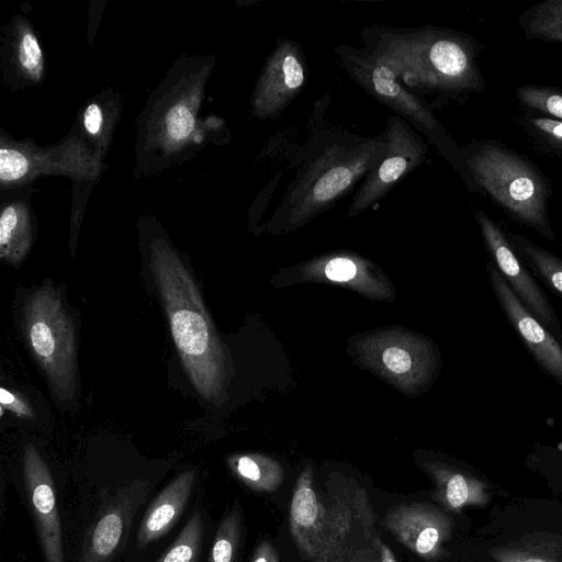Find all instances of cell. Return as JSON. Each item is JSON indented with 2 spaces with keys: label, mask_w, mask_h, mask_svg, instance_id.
Segmentation results:
<instances>
[{
  "label": "cell",
  "mask_w": 562,
  "mask_h": 562,
  "mask_svg": "<svg viewBox=\"0 0 562 562\" xmlns=\"http://www.w3.org/2000/svg\"><path fill=\"white\" fill-rule=\"evenodd\" d=\"M361 38L363 49L423 100L426 94L450 97L484 87L473 42L462 34L438 26L374 25L366 27Z\"/></svg>",
  "instance_id": "cell-1"
},
{
  "label": "cell",
  "mask_w": 562,
  "mask_h": 562,
  "mask_svg": "<svg viewBox=\"0 0 562 562\" xmlns=\"http://www.w3.org/2000/svg\"><path fill=\"white\" fill-rule=\"evenodd\" d=\"M150 269L186 372L201 397L216 402L224 383L222 346L200 290L162 240L151 244Z\"/></svg>",
  "instance_id": "cell-2"
},
{
  "label": "cell",
  "mask_w": 562,
  "mask_h": 562,
  "mask_svg": "<svg viewBox=\"0 0 562 562\" xmlns=\"http://www.w3.org/2000/svg\"><path fill=\"white\" fill-rule=\"evenodd\" d=\"M387 146L384 134L367 138H327L297 171L278 211L302 223L333 206L375 167Z\"/></svg>",
  "instance_id": "cell-3"
},
{
  "label": "cell",
  "mask_w": 562,
  "mask_h": 562,
  "mask_svg": "<svg viewBox=\"0 0 562 562\" xmlns=\"http://www.w3.org/2000/svg\"><path fill=\"white\" fill-rule=\"evenodd\" d=\"M22 326L55 396L61 402L72 400L77 382L75 325L52 283L45 282L27 295Z\"/></svg>",
  "instance_id": "cell-4"
},
{
  "label": "cell",
  "mask_w": 562,
  "mask_h": 562,
  "mask_svg": "<svg viewBox=\"0 0 562 562\" xmlns=\"http://www.w3.org/2000/svg\"><path fill=\"white\" fill-rule=\"evenodd\" d=\"M464 161L475 183L495 202L552 238L547 188L532 166L510 150L487 143L469 150Z\"/></svg>",
  "instance_id": "cell-5"
},
{
  "label": "cell",
  "mask_w": 562,
  "mask_h": 562,
  "mask_svg": "<svg viewBox=\"0 0 562 562\" xmlns=\"http://www.w3.org/2000/svg\"><path fill=\"white\" fill-rule=\"evenodd\" d=\"M335 53L341 68L359 87L406 121L416 132L423 133L460 171L461 156L425 100L404 87L387 66L366 49L340 44L335 47Z\"/></svg>",
  "instance_id": "cell-6"
},
{
  "label": "cell",
  "mask_w": 562,
  "mask_h": 562,
  "mask_svg": "<svg viewBox=\"0 0 562 562\" xmlns=\"http://www.w3.org/2000/svg\"><path fill=\"white\" fill-rule=\"evenodd\" d=\"M383 134L387 146L379 164L363 178L351 199L348 215H357L382 200L405 176L426 159L428 145L403 119L393 115Z\"/></svg>",
  "instance_id": "cell-7"
},
{
  "label": "cell",
  "mask_w": 562,
  "mask_h": 562,
  "mask_svg": "<svg viewBox=\"0 0 562 562\" xmlns=\"http://www.w3.org/2000/svg\"><path fill=\"white\" fill-rule=\"evenodd\" d=\"M149 483L136 480L116 488L87 528L77 562H112L126 543L133 519L145 502Z\"/></svg>",
  "instance_id": "cell-8"
},
{
  "label": "cell",
  "mask_w": 562,
  "mask_h": 562,
  "mask_svg": "<svg viewBox=\"0 0 562 562\" xmlns=\"http://www.w3.org/2000/svg\"><path fill=\"white\" fill-rule=\"evenodd\" d=\"M307 65L301 46L280 38L258 77L250 102L251 114L260 120L279 117L304 89Z\"/></svg>",
  "instance_id": "cell-9"
},
{
  "label": "cell",
  "mask_w": 562,
  "mask_h": 562,
  "mask_svg": "<svg viewBox=\"0 0 562 562\" xmlns=\"http://www.w3.org/2000/svg\"><path fill=\"white\" fill-rule=\"evenodd\" d=\"M23 477L45 562H64L54 480L46 461L31 443L23 449Z\"/></svg>",
  "instance_id": "cell-10"
},
{
  "label": "cell",
  "mask_w": 562,
  "mask_h": 562,
  "mask_svg": "<svg viewBox=\"0 0 562 562\" xmlns=\"http://www.w3.org/2000/svg\"><path fill=\"white\" fill-rule=\"evenodd\" d=\"M384 526L415 554L435 560L451 537L453 521L445 510L430 504L406 503L389 509Z\"/></svg>",
  "instance_id": "cell-11"
},
{
  "label": "cell",
  "mask_w": 562,
  "mask_h": 562,
  "mask_svg": "<svg viewBox=\"0 0 562 562\" xmlns=\"http://www.w3.org/2000/svg\"><path fill=\"white\" fill-rule=\"evenodd\" d=\"M476 218L490 252L512 290L540 323L560 334L559 322L550 302L521 265L502 231L483 212H477Z\"/></svg>",
  "instance_id": "cell-12"
},
{
  "label": "cell",
  "mask_w": 562,
  "mask_h": 562,
  "mask_svg": "<svg viewBox=\"0 0 562 562\" xmlns=\"http://www.w3.org/2000/svg\"><path fill=\"white\" fill-rule=\"evenodd\" d=\"M488 273L495 295L510 324L542 369L562 384V347L524 305L504 277L491 265H488Z\"/></svg>",
  "instance_id": "cell-13"
},
{
  "label": "cell",
  "mask_w": 562,
  "mask_h": 562,
  "mask_svg": "<svg viewBox=\"0 0 562 562\" xmlns=\"http://www.w3.org/2000/svg\"><path fill=\"white\" fill-rule=\"evenodd\" d=\"M194 481L193 470L182 472L155 497L139 524L136 539L139 549L172 529L188 504Z\"/></svg>",
  "instance_id": "cell-14"
},
{
  "label": "cell",
  "mask_w": 562,
  "mask_h": 562,
  "mask_svg": "<svg viewBox=\"0 0 562 562\" xmlns=\"http://www.w3.org/2000/svg\"><path fill=\"white\" fill-rule=\"evenodd\" d=\"M290 527L302 554L314 558L324 527V515L313 487V473L308 467L299 476L293 491Z\"/></svg>",
  "instance_id": "cell-15"
},
{
  "label": "cell",
  "mask_w": 562,
  "mask_h": 562,
  "mask_svg": "<svg viewBox=\"0 0 562 562\" xmlns=\"http://www.w3.org/2000/svg\"><path fill=\"white\" fill-rule=\"evenodd\" d=\"M436 482L434 497L450 512L467 506H485L490 502L487 485L479 477L448 468H434Z\"/></svg>",
  "instance_id": "cell-16"
},
{
  "label": "cell",
  "mask_w": 562,
  "mask_h": 562,
  "mask_svg": "<svg viewBox=\"0 0 562 562\" xmlns=\"http://www.w3.org/2000/svg\"><path fill=\"white\" fill-rule=\"evenodd\" d=\"M33 238L29 211L23 203L3 207L0 217V256L7 263L16 266L29 254Z\"/></svg>",
  "instance_id": "cell-17"
},
{
  "label": "cell",
  "mask_w": 562,
  "mask_h": 562,
  "mask_svg": "<svg viewBox=\"0 0 562 562\" xmlns=\"http://www.w3.org/2000/svg\"><path fill=\"white\" fill-rule=\"evenodd\" d=\"M518 22L527 37L562 44V0L537 3L521 13Z\"/></svg>",
  "instance_id": "cell-18"
},
{
  "label": "cell",
  "mask_w": 562,
  "mask_h": 562,
  "mask_svg": "<svg viewBox=\"0 0 562 562\" xmlns=\"http://www.w3.org/2000/svg\"><path fill=\"white\" fill-rule=\"evenodd\" d=\"M227 462L234 474L256 492H273L283 479L280 467L269 459L243 454L229 457Z\"/></svg>",
  "instance_id": "cell-19"
},
{
  "label": "cell",
  "mask_w": 562,
  "mask_h": 562,
  "mask_svg": "<svg viewBox=\"0 0 562 562\" xmlns=\"http://www.w3.org/2000/svg\"><path fill=\"white\" fill-rule=\"evenodd\" d=\"M203 542V521L195 512L177 539L156 562H198Z\"/></svg>",
  "instance_id": "cell-20"
},
{
  "label": "cell",
  "mask_w": 562,
  "mask_h": 562,
  "mask_svg": "<svg viewBox=\"0 0 562 562\" xmlns=\"http://www.w3.org/2000/svg\"><path fill=\"white\" fill-rule=\"evenodd\" d=\"M513 243L538 274L562 295V260L522 236H514Z\"/></svg>",
  "instance_id": "cell-21"
},
{
  "label": "cell",
  "mask_w": 562,
  "mask_h": 562,
  "mask_svg": "<svg viewBox=\"0 0 562 562\" xmlns=\"http://www.w3.org/2000/svg\"><path fill=\"white\" fill-rule=\"evenodd\" d=\"M241 535V517L236 506L223 518L215 533L207 562H235Z\"/></svg>",
  "instance_id": "cell-22"
},
{
  "label": "cell",
  "mask_w": 562,
  "mask_h": 562,
  "mask_svg": "<svg viewBox=\"0 0 562 562\" xmlns=\"http://www.w3.org/2000/svg\"><path fill=\"white\" fill-rule=\"evenodd\" d=\"M15 63L19 70L34 81L43 76L44 58L40 43L34 33L29 29H22L15 45Z\"/></svg>",
  "instance_id": "cell-23"
},
{
  "label": "cell",
  "mask_w": 562,
  "mask_h": 562,
  "mask_svg": "<svg viewBox=\"0 0 562 562\" xmlns=\"http://www.w3.org/2000/svg\"><path fill=\"white\" fill-rule=\"evenodd\" d=\"M496 562H562V557L535 542L518 541L492 549Z\"/></svg>",
  "instance_id": "cell-24"
},
{
  "label": "cell",
  "mask_w": 562,
  "mask_h": 562,
  "mask_svg": "<svg viewBox=\"0 0 562 562\" xmlns=\"http://www.w3.org/2000/svg\"><path fill=\"white\" fill-rule=\"evenodd\" d=\"M517 98L528 108L535 109L554 120L562 121V91L537 86L517 89Z\"/></svg>",
  "instance_id": "cell-25"
},
{
  "label": "cell",
  "mask_w": 562,
  "mask_h": 562,
  "mask_svg": "<svg viewBox=\"0 0 562 562\" xmlns=\"http://www.w3.org/2000/svg\"><path fill=\"white\" fill-rule=\"evenodd\" d=\"M193 126V113L184 104H178L169 111L166 119V134L169 140L181 142L190 135Z\"/></svg>",
  "instance_id": "cell-26"
},
{
  "label": "cell",
  "mask_w": 562,
  "mask_h": 562,
  "mask_svg": "<svg viewBox=\"0 0 562 562\" xmlns=\"http://www.w3.org/2000/svg\"><path fill=\"white\" fill-rule=\"evenodd\" d=\"M528 126L536 134L558 149H562V121L547 116H530Z\"/></svg>",
  "instance_id": "cell-27"
},
{
  "label": "cell",
  "mask_w": 562,
  "mask_h": 562,
  "mask_svg": "<svg viewBox=\"0 0 562 562\" xmlns=\"http://www.w3.org/2000/svg\"><path fill=\"white\" fill-rule=\"evenodd\" d=\"M0 403L2 408H7L19 417L34 418V412L29 402L4 387L0 390Z\"/></svg>",
  "instance_id": "cell-28"
},
{
  "label": "cell",
  "mask_w": 562,
  "mask_h": 562,
  "mask_svg": "<svg viewBox=\"0 0 562 562\" xmlns=\"http://www.w3.org/2000/svg\"><path fill=\"white\" fill-rule=\"evenodd\" d=\"M357 272L356 265L347 258H334L325 267V273L333 281H347Z\"/></svg>",
  "instance_id": "cell-29"
},
{
  "label": "cell",
  "mask_w": 562,
  "mask_h": 562,
  "mask_svg": "<svg viewBox=\"0 0 562 562\" xmlns=\"http://www.w3.org/2000/svg\"><path fill=\"white\" fill-rule=\"evenodd\" d=\"M382 359L384 364L394 373H404L411 368L409 355L397 347L387 348Z\"/></svg>",
  "instance_id": "cell-30"
},
{
  "label": "cell",
  "mask_w": 562,
  "mask_h": 562,
  "mask_svg": "<svg viewBox=\"0 0 562 562\" xmlns=\"http://www.w3.org/2000/svg\"><path fill=\"white\" fill-rule=\"evenodd\" d=\"M83 126L90 135H99L103 126V112L98 103H91L83 113Z\"/></svg>",
  "instance_id": "cell-31"
},
{
  "label": "cell",
  "mask_w": 562,
  "mask_h": 562,
  "mask_svg": "<svg viewBox=\"0 0 562 562\" xmlns=\"http://www.w3.org/2000/svg\"><path fill=\"white\" fill-rule=\"evenodd\" d=\"M251 562H279L278 553L269 541H261L255 550Z\"/></svg>",
  "instance_id": "cell-32"
},
{
  "label": "cell",
  "mask_w": 562,
  "mask_h": 562,
  "mask_svg": "<svg viewBox=\"0 0 562 562\" xmlns=\"http://www.w3.org/2000/svg\"><path fill=\"white\" fill-rule=\"evenodd\" d=\"M375 544L381 562H396L391 549L380 538H376Z\"/></svg>",
  "instance_id": "cell-33"
}]
</instances>
